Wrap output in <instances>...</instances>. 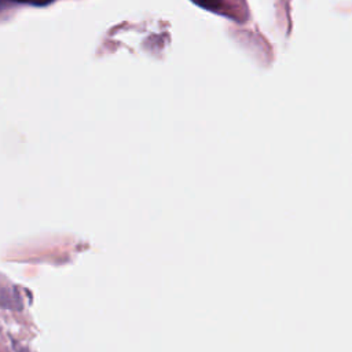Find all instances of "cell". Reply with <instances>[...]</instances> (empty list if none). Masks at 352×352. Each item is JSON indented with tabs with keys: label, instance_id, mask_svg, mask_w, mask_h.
Instances as JSON below:
<instances>
[{
	"label": "cell",
	"instance_id": "6da1fadb",
	"mask_svg": "<svg viewBox=\"0 0 352 352\" xmlns=\"http://www.w3.org/2000/svg\"><path fill=\"white\" fill-rule=\"evenodd\" d=\"M0 307L10 309H21L22 304L19 296L14 292V289H7L3 285H0Z\"/></svg>",
	"mask_w": 352,
	"mask_h": 352
},
{
	"label": "cell",
	"instance_id": "7a4b0ae2",
	"mask_svg": "<svg viewBox=\"0 0 352 352\" xmlns=\"http://www.w3.org/2000/svg\"><path fill=\"white\" fill-rule=\"evenodd\" d=\"M192 1L206 10H210V11L217 10L221 4V0H192Z\"/></svg>",
	"mask_w": 352,
	"mask_h": 352
},
{
	"label": "cell",
	"instance_id": "3957f363",
	"mask_svg": "<svg viewBox=\"0 0 352 352\" xmlns=\"http://www.w3.org/2000/svg\"><path fill=\"white\" fill-rule=\"evenodd\" d=\"M18 3H28V4H33V6H47L54 0H14Z\"/></svg>",
	"mask_w": 352,
	"mask_h": 352
}]
</instances>
